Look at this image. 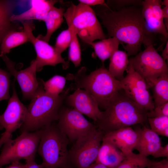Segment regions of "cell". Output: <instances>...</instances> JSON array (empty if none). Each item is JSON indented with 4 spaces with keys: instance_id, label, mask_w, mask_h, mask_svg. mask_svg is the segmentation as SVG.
<instances>
[{
    "instance_id": "1",
    "label": "cell",
    "mask_w": 168,
    "mask_h": 168,
    "mask_svg": "<svg viewBox=\"0 0 168 168\" xmlns=\"http://www.w3.org/2000/svg\"><path fill=\"white\" fill-rule=\"evenodd\" d=\"M103 7L97 11L96 14L109 38H117L128 56L137 54L142 44L145 48L153 44V34L147 28L142 9L132 6L113 10L109 6Z\"/></svg>"
},
{
    "instance_id": "2",
    "label": "cell",
    "mask_w": 168,
    "mask_h": 168,
    "mask_svg": "<svg viewBox=\"0 0 168 168\" xmlns=\"http://www.w3.org/2000/svg\"><path fill=\"white\" fill-rule=\"evenodd\" d=\"M147 112L131 100L122 89L110 101L94 124L104 135L135 124L144 126L148 122Z\"/></svg>"
},
{
    "instance_id": "3",
    "label": "cell",
    "mask_w": 168,
    "mask_h": 168,
    "mask_svg": "<svg viewBox=\"0 0 168 168\" xmlns=\"http://www.w3.org/2000/svg\"><path fill=\"white\" fill-rule=\"evenodd\" d=\"M43 80L27 107L25 121L20 128L21 133L32 132L40 130L58 121L62 104L71 90L69 87L58 96L54 97L44 91Z\"/></svg>"
},
{
    "instance_id": "4",
    "label": "cell",
    "mask_w": 168,
    "mask_h": 168,
    "mask_svg": "<svg viewBox=\"0 0 168 168\" xmlns=\"http://www.w3.org/2000/svg\"><path fill=\"white\" fill-rule=\"evenodd\" d=\"M86 71L83 67L75 75L68 74V79L74 82L71 89H84L94 97L99 107L105 110L111 99L122 89L121 82L103 66L89 74H86Z\"/></svg>"
},
{
    "instance_id": "5",
    "label": "cell",
    "mask_w": 168,
    "mask_h": 168,
    "mask_svg": "<svg viewBox=\"0 0 168 168\" xmlns=\"http://www.w3.org/2000/svg\"><path fill=\"white\" fill-rule=\"evenodd\" d=\"M41 129L37 152L44 168H74L71 162L66 135L54 123Z\"/></svg>"
},
{
    "instance_id": "6",
    "label": "cell",
    "mask_w": 168,
    "mask_h": 168,
    "mask_svg": "<svg viewBox=\"0 0 168 168\" xmlns=\"http://www.w3.org/2000/svg\"><path fill=\"white\" fill-rule=\"evenodd\" d=\"M63 17L68 26H71L86 43L106 38L96 13L90 6L81 3L77 5L72 3L64 12Z\"/></svg>"
},
{
    "instance_id": "7",
    "label": "cell",
    "mask_w": 168,
    "mask_h": 168,
    "mask_svg": "<svg viewBox=\"0 0 168 168\" xmlns=\"http://www.w3.org/2000/svg\"><path fill=\"white\" fill-rule=\"evenodd\" d=\"M41 133V129L23 132L17 138H10L3 144L0 154V168L16 161L35 160Z\"/></svg>"
},
{
    "instance_id": "8",
    "label": "cell",
    "mask_w": 168,
    "mask_h": 168,
    "mask_svg": "<svg viewBox=\"0 0 168 168\" xmlns=\"http://www.w3.org/2000/svg\"><path fill=\"white\" fill-rule=\"evenodd\" d=\"M132 67L145 81L149 88L160 77L168 74L166 60L151 44L135 56L130 58Z\"/></svg>"
},
{
    "instance_id": "9",
    "label": "cell",
    "mask_w": 168,
    "mask_h": 168,
    "mask_svg": "<svg viewBox=\"0 0 168 168\" xmlns=\"http://www.w3.org/2000/svg\"><path fill=\"white\" fill-rule=\"evenodd\" d=\"M104 135V133L96 127L75 141L69 150L74 168H87L95 162Z\"/></svg>"
},
{
    "instance_id": "10",
    "label": "cell",
    "mask_w": 168,
    "mask_h": 168,
    "mask_svg": "<svg viewBox=\"0 0 168 168\" xmlns=\"http://www.w3.org/2000/svg\"><path fill=\"white\" fill-rule=\"evenodd\" d=\"M126 71V75L120 81L125 94L146 111L153 110L155 106L148 86L144 80L133 69L131 58Z\"/></svg>"
},
{
    "instance_id": "11",
    "label": "cell",
    "mask_w": 168,
    "mask_h": 168,
    "mask_svg": "<svg viewBox=\"0 0 168 168\" xmlns=\"http://www.w3.org/2000/svg\"><path fill=\"white\" fill-rule=\"evenodd\" d=\"M32 21L21 22L23 26V30L26 33L29 40L33 45L36 54L35 59L37 63V71H40L44 66L50 65L55 66L61 63L63 68L67 69L69 66V62L66 61L53 47L47 42L36 37L32 31L35 26Z\"/></svg>"
},
{
    "instance_id": "12",
    "label": "cell",
    "mask_w": 168,
    "mask_h": 168,
    "mask_svg": "<svg viewBox=\"0 0 168 168\" xmlns=\"http://www.w3.org/2000/svg\"><path fill=\"white\" fill-rule=\"evenodd\" d=\"M12 89V95L9 99L7 108L4 113L0 115V129L5 130L0 138V148L11 138L12 133L20 128L24 122L27 114V107L18 98L14 82Z\"/></svg>"
},
{
    "instance_id": "13",
    "label": "cell",
    "mask_w": 168,
    "mask_h": 168,
    "mask_svg": "<svg viewBox=\"0 0 168 168\" xmlns=\"http://www.w3.org/2000/svg\"><path fill=\"white\" fill-rule=\"evenodd\" d=\"M58 121L57 127L70 142L75 141L96 127L72 108L62 107Z\"/></svg>"
},
{
    "instance_id": "14",
    "label": "cell",
    "mask_w": 168,
    "mask_h": 168,
    "mask_svg": "<svg viewBox=\"0 0 168 168\" xmlns=\"http://www.w3.org/2000/svg\"><path fill=\"white\" fill-rule=\"evenodd\" d=\"M1 57L5 62L9 73L17 81L24 99H31L38 88L40 83L36 78L37 63L35 60L32 61L28 67L17 71L15 68V63L6 55Z\"/></svg>"
},
{
    "instance_id": "15",
    "label": "cell",
    "mask_w": 168,
    "mask_h": 168,
    "mask_svg": "<svg viewBox=\"0 0 168 168\" xmlns=\"http://www.w3.org/2000/svg\"><path fill=\"white\" fill-rule=\"evenodd\" d=\"M67 104L82 114L96 121L102 111L99 109L96 100L85 90L77 89L66 98Z\"/></svg>"
},
{
    "instance_id": "16",
    "label": "cell",
    "mask_w": 168,
    "mask_h": 168,
    "mask_svg": "<svg viewBox=\"0 0 168 168\" xmlns=\"http://www.w3.org/2000/svg\"><path fill=\"white\" fill-rule=\"evenodd\" d=\"M136 131L131 127L123 128L105 134L102 140L106 141L124 154L132 152L138 140Z\"/></svg>"
},
{
    "instance_id": "17",
    "label": "cell",
    "mask_w": 168,
    "mask_h": 168,
    "mask_svg": "<svg viewBox=\"0 0 168 168\" xmlns=\"http://www.w3.org/2000/svg\"><path fill=\"white\" fill-rule=\"evenodd\" d=\"M135 130L138 138L134 149L138 150L140 154L146 157L152 156L162 147L159 135L145 125Z\"/></svg>"
},
{
    "instance_id": "18",
    "label": "cell",
    "mask_w": 168,
    "mask_h": 168,
    "mask_svg": "<svg viewBox=\"0 0 168 168\" xmlns=\"http://www.w3.org/2000/svg\"><path fill=\"white\" fill-rule=\"evenodd\" d=\"M58 1L55 0H32L31 7L28 10L19 14H12L10 20L20 21L36 20L44 21L51 9Z\"/></svg>"
},
{
    "instance_id": "19",
    "label": "cell",
    "mask_w": 168,
    "mask_h": 168,
    "mask_svg": "<svg viewBox=\"0 0 168 168\" xmlns=\"http://www.w3.org/2000/svg\"><path fill=\"white\" fill-rule=\"evenodd\" d=\"M125 155L110 143L102 140L95 162L107 168H116L123 161Z\"/></svg>"
},
{
    "instance_id": "20",
    "label": "cell",
    "mask_w": 168,
    "mask_h": 168,
    "mask_svg": "<svg viewBox=\"0 0 168 168\" xmlns=\"http://www.w3.org/2000/svg\"><path fill=\"white\" fill-rule=\"evenodd\" d=\"M142 13L147 28L152 33L161 35L166 39L168 37L167 30L164 21L157 19L153 14L148 0L142 1Z\"/></svg>"
},
{
    "instance_id": "21",
    "label": "cell",
    "mask_w": 168,
    "mask_h": 168,
    "mask_svg": "<svg viewBox=\"0 0 168 168\" xmlns=\"http://www.w3.org/2000/svg\"><path fill=\"white\" fill-rule=\"evenodd\" d=\"M64 9L61 7L57 8L54 6L48 12L44 21L47 32L46 35H41L37 37L48 43L52 34L61 26L63 21Z\"/></svg>"
},
{
    "instance_id": "22",
    "label": "cell",
    "mask_w": 168,
    "mask_h": 168,
    "mask_svg": "<svg viewBox=\"0 0 168 168\" xmlns=\"http://www.w3.org/2000/svg\"><path fill=\"white\" fill-rule=\"evenodd\" d=\"M119 44L117 38L112 37L98 42H93L89 44L93 47L97 56L104 62L118 50Z\"/></svg>"
},
{
    "instance_id": "23",
    "label": "cell",
    "mask_w": 168,
    "mask_h": 168,
    "mask_svg": "<svg viewBox=\"0 0 168 168\" xmlns=\"http://www.w3.org/2000/svg\"><path fill=\"white\" fill-rule=\"evenodd\" d=\"M108 70L117 80L121 81L124 77L129 62L128 56L126 51L118 50L111 57Z\"/></svg>"
},
{
    "instance_id": "24",
    "label": "cell",
    "mask_w": 168,
    "mask_h": 168,
    "mask_svg": "<svg viewBox=\"0 0 168 168\" xmlns=\"http://www.w3.org/2000/svg\"><path fill=\"white\" fill-rule=\"evenodd\" d=\"M29 41L26 33L23 30L19 31L12 30L4 36L0 46V57L9 53L16 47Z\"/></svg>"
},
{
    "instance_id": "25",
    "label": "cell",
    "mask_w": 168,
    "mask_h": 168,
    "mask_svg": "<svg viewBox=\"0 0 168 168\" xmlns=\"http://www.w3.org/2000/svg\"><path fill=\"white\" fill-rule=\"evenodd\" d=\"M14 7L10 1L0 0V46L2 40L9 31L15 30L12 26L10 17Z\"/></svg>"
},
{
    "instance_id": "26",
    "label": "cell",
    "mask_w": 168,
    "mask_h": 168,
    "mask_svg": "<svg viewBox=\"0 0 168 168\" xmlns=\"http://www.w3.org/2000/svg\"><path fill=\"white\" fill-rule=\"evenodd\" d=\"M152 87L155 107L168 102V74L159 77Z\"/></svg>"
},
{
    "instance_id": "27",
    "label": "cell",
    "mask_w": 168,
    "mask_h": 168,
    "mask_svg": "<svg viewBox=\"0 0 168 168\" xmlns=\"http://www.w3.org/2000/svg\"><path fill=\"white\" fill-rule=\"evenodd\" d=\"M125 155L124 160L116 168H146L152 161L139 154H136L133 152Z\"/></svg>"
},
{
    "instance_id": "28",
    "label": "cell",
    "mask_w": 168,
    "mask_h": 168,
    "mask_svg": "<svg viewBox=\"0 0 168 168\" xmlns=\"http://www.w3.org/2000/svg\"><path fill=\"white\" fill-rule=\"evenodd\" d=\"M66 82L65 77L58 75L54 76L45 82L42 81L45 92L54 97L58 96L63 91Z\"/></svg>"
},
{
    "instance_id": "29",
    "label": "cell",
    "mask_w": 168,
    "mask_h": 168,
    "mask_svg": "<svg viewBox=\"0 0 168 168\" xmlns=\"http://www.w3.org/2000/svg\"><path fill=\"white\" fill-rule=\"evenodd\" d=\"M71 35V40L69 46L68 58L75 67L80 65L81 61V51L77 35L73 28L68 26Z\"/></svg>"
},
{
    "instance_id": "30",
    "label": "cell",
    "mask_w": 168,
    "mask_h": 168,
    "mask_svg": "<svg viewBox=\"0 0 168 168\" xmlns=\"http://www.w3.org/2000/svg\"><path fill=\"white\" fill-rule=\"evenodd\" d=\"M148 123L152 131L158 135L168 137V116L148 118Z\"/></svg>"
},
{
    "instance_id": "31",
    "label": "cell",
    "mask_w": 168,
    "mask_h": 168,
    "mask_svg": "<svg viewBox=\"0 0 168 168\" xmlns=\"http://www.w3.org/2000/svg\"><path fill=\"white\" fill-rule=\"evenodd\" d=\"M10 74L0 68V101L9 99Z\"/></svg>"
},
{
    "instance_id": "32",
    "label": "cell",
    "mask_w": 168,
    "mask_h": 168,
    "mask_svg": "<svg viewBox=\"0 0 168 168\" xmlns=\"http://www.w3.org/2000/svg\"><path fill=\"white\" fill-rule=\"evenodd\" d=\"M71 40V35L69 30L63 31L57 37L54 48L61 54L69 47Z\"/></svg>"
},
{
    "instance_id": "33",
    "label": "cell",
    "mask_w": 168,
    "mask_h": 168,
    "mask_svg": "<svg viewBox=\"0 0 168 168\" xmlns=\"http://www.w3.org/2000/svg\"><path fill=\"white\" fill-rule=\"evenodd\" d=\"M148 118L168 116V102L155 107L153 110L147 113Z\"/></svg>"
},
{
    "instance_id": "34",
    "label": "cell",
    "mask_w": 168,
    "mask_h": 168,
    "mask_svg": "<svg viewBox=\"0 0 168 168\" xmlns=\"http://www.w3.org/2000/svg\"><path fill=\"white\" fill-rule=\"evenodd\" d=\"M152 12L158 20L164 21L161 8L162 1L160 0H148Z\"/></svg>"
},
{
    "instance_id": "35",
    "label": "cell",
    "mask_w": 168,
    "mask_h": 168,
    "mask_svg": "<svg viewBox=\"0 0 168 168\" xmlns=\"http://www.w3.org/2000/svg\"><path fill=\"white\" fill-rule=\"evenodd\" d=\"M80 3H82L88 6L100 5L108 7L109 6L103 0H80L78 1Z\"/></svg>"
},
{
    "instance_id": "36",
    "label": "cell",
    "mask_w": 168,
    "mask_h": 168,
    "mask_svg": "<svg viewBox=\"0 0 168 168\" xmlns=\"http://www.w3.org/2000/svg\"><path fill=\"white\" fill-rule=\"evenodd\" d=\"M149 166L150 168H168V158L159 161H152Z\"/></svg>"
},
{
    "instance_id": "37",
    "label": "cell",
    "mask_w": 168,
    "mask_h": 168,
    "mask_svg": "<svg viewBox=\"0 0 168 168\" xmlns=\"http://www.w3.org/2000/svg\"><path fill=\"white\" fill-rule=\"evenodd\" d=\"M154 158L160 157H168V144L167 143L163 147H161L158 152L152 156Z\"/></svg>"
},
{
    "instance_id": "38",
    "label": "cell",
    "mask_w": 168,
    "mask_h": 168,
    "mask_svg": "<svg viewBox=\"0 0 168 168\" xmlns=\"http://www.w3.org/2000/svg\"><path fill=\"white\" fill-rule=\"evenodd\" d=\"M24 168H44V166L42 164L37 163L34 160L26 161Z\"/></svg>"
},
{
    "instance_id": "39",
    "label": "cell",
    "mask_w": 168,
    "mask_h": 168,
    "mask_svg": "<svg viewBox=\"0 0 168 168\" xmlns=\"http://www.w3.org/2000/svg\"><path fill=\"white\" fill-rule=\"evenodd\" d=\"M164 6L162 8V16L164 23L168 30V5Z\"/></svg>"
},
{
    "instance_id": "40",
    "label": "cell",
    "mask_w": 168,
    "mask_h": 168,
    "mask_svg": "<svg viewBox=\"0 0 168 168\" xmlns=\"http://www.w3.org/2000/svg\"><path fill=\"white\" fill-rule=\"evenodd\" d=\"M115 4H118L127 5L129 4L140 3L141 4L142 1L139 0H115L114 1Z\"/></svg>"
},
{
    "instance_id": "41",
    "label": "cell",
    "mask_w": 168,
    "mask_h": 168,
    "mask_svg": "<svg viewBox=\"0 0 168 168\" xmlns=\"http://www.w3.org/2000/svg\"><path fill=\"white\" fill-rule=\"evenodd\" d=\"M24 167L25 164L21 163L20 161H16L12 162L11 165L7 167L0 168H24Z\"/></svg>"
},
{
    "instance_id": "42",
    "label": "cell",
    "mask_w": 168,
    "mask_h": 168,
    "mask_svg": "<svg viewBox=\"0 0 168 168\" xmlns=\"http://www.w3.org/2000/svg\"><path fill=\"white\" fill-rule=\"evenodd\" d=\"M161 56L166 61L168 59V41L167 40L164 49L162 52Z\"/></svg>"
},
{
    "instance_id": "43",
    "label": "cell",
    "mask_w": 168,
    "mask_h": 168,
    "mask_svg": "<svg viewBox=\"0 0 168 168\" xmlns=\"http://www.w3.org/2000/svg\"><path fill=\"white\" fill-rule=\"evenodd\" d=\"M87 168H107L102 164L95 162Z\"/></svg>"
},
{
    "instance_id": "44",
    "label": "cell",
    "mask_w": 168,
    "mask_h": 168,
    "mask_svg": "<svg viewBox=\"0 0 168 168\" xmlns=\"http://www.w3.org/2000/svg\"><path fill=\"white\" fill-rule=\"evenodd\" d=\"M147 168H150L148 166Z\"/></svg>"
}]
</instances>
